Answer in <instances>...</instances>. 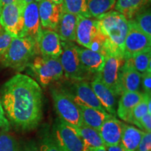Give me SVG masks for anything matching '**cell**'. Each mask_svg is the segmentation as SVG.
Masks as SVG:
<instances>
[{
  "mask_svg": "<svg viewBox=\"0 0 151 151\" xmlns=\"http://www.w3.org/2000/svg\"><path fill=\"white\" fill-rule=\"evenodd\" d=\"M1 104L10 122L18 129L32 130L42 120V89L27 75L18 73L6 83Z\"/></svg>",
  "mask_w": 151,
  "mask_h": 151,
  "instance_id": "obj_1",
  "label": "cell"
},
{
  "mask_svg": "<svg viewBox=\"0 0 151 151\" xmlns=\"http://www.w3.org/2000/svg\"><path fill=\"white\" fill-rule=\"evenodd\" d=\"M96 19L99 30L106 38L104 48V55L124 58V40L129 30V20L116 11H109Z\"/></svg>",
  "mask_w": 151,
  "mask_h": 151,
  "instance_id": "obj_2",
  "label": "cell"
},
{
  "mask_svg": "<svg viewBox=\"0 0 151 151\" xmlns=\"http://www.w3.org/2000/svg\"><path fill=\"white\" fill-rule=\"evenodd\" d=\"M38 51L37 42L32 38L14 37L8 49L0 56V60L4 67L22 71L27 67Z\"/></svg>",
  "mask_w": 151,
  "mask_h": 151,
  "instance_id": "obj_3",
  "label": "cell"
},
{
  "mask_svg": "<svg viewBox=\"0 0 151 151\" xmlns=\"http://www.w3.org/2000/svg\"><path fill=\"white\" fill-rule=\"evenodd\" d=\"M27 67L39 86L43 88L59 81L64 75L59 58L37 56Z\"/></svg>",
  "mask_w": 151,
  "mask_h": 151,
  "instance_id": "obj_4",
  "label": "cell"
},
{
  "mask_svg": "<svg viewBox=\"0 0 151 151\" xmlns=\"http://www.w3.org/2000/svg\"><path fill=\"white\" fill-rule=\"evenodd\" d=\"M54 108L60 120L75 129L83 124L78 106L61 89L51 90Z\"/></svg>",
  "mask_w": 151,
  "mask_h": 151,
  "instance_id": "obj_5",
  "label": "cell"
},
{
  "mask_svg": "<svg viewBox=\"0 0 151 151\" xmlns=\"http://www.w3.org/2000/svg\"><path fill=\"white\" fill-rule=\"evenodd\" d=\"M62 52L59 58L63 72L68 79L85 81L90 75L81 63L77 46L70 41H62Z\"/></svg>",
  "mask_w": 151,
  "mask_h": 151,
  "instance_id": "obj_6",
  "label": "cell"
},
{
  "mask_svg": "<svg viewBox=\"0 0 151 151\" xmlns=\"http://www.w3.org/2000/svg\"><path fill=\"white\" fill-rule=\"evenodd\" d=\"M51 137L62 151L83 150V142L77 130L59 118L54 122Z\"/></svg>",
  "mask_w": 151,
  "mask_h": 151,
  "instance_id": "obj_7",
  "label": "cell"
},
{
  "mask_svg": "<svg viewBox=\"0 0 151 151\" xmlns=\"http://www.w3.org/2000/svg\"><path fill=\"white\" fill-rule=\"evenodd\" d=\"M71 81V83L61 90L77 105L106 111L96 97L89 83L86 81Z\"/></svg>",
  "mask_w": 151,
  "mask_h": 151,
  "instance_id": "obj_8",
  "label": "cell"
},
{
  "mask_svg": "<svg viewBox=\"0 0 151 151\" xmlns=\"http://www.w3.org/2000/svg\"><path fill=\"white\" fill-rule=\"evenodd\" d=\"M25 5L15 1L4 6L0 14V24L13 38L21 35L24 26L23 12Z\"/></svg>",
  "mask_w": 151,
  "mask_h": 151,
  "instance_id": "obj_9",
  "label": "cell"
},
{
  "mask_svg": "<svg viewBox=\"0 0 151 151\" xmlns=\"http://www.w3.org/2000/svg\"><path fill=\"white\" fill-rule=\"evenodd\" d=\"M125 60L116 55H106L102 70L98 73L102 82L112 91L116 97L121 95L120 84V71Z\"/></svg>",
  "mask_w": 151,
  "mask_h": 151,
  "instance_id": "obj_10",
  "label": "cell"
},
{
  "mask_svg": "<svg viewBox=\"0 0 151 151\" xmlns=\"http://www.w3.org/2000/svg\"><path fill=\"white\" fill-rule=\"evenodd\" d=\"M129 20V30L124 40V58L128 60L139 52L150 50L151 37H148Z\"/></svg>",
  "mask_w": 151,
  "mask_h": 151,
  "instance_id": "obj_11",
  "label": "cell"
},
{
  "mask_svg": "<svg viewBox=\"0 0 151 151\" xmlns=\"http://www.w3.org/2000/svg\"><path fill=\"white\" fill-rule=\"evenodd\" d=\"M23 29L20 37H31L38 42L42 32L38 1H33L25 5L23 12Z\"/></svg>",
  "mask_w": 151,
  "mask_h": 151,
  "instance_id": "obj_12",
  "label": "cell"
},
{
  "mask_svg": "<svg viewBox=\"0 0 151 151\" xmlns=\"http://www.w3.org/2000/svg\"><path fill=\"white\" fill-rule=\"evenodd\" d=\"M38 6L41 27L56 30L63 11L62 5L57 4L49 0H39Z\"/></svg>",
  "mask_w": 151,
  "mask_h": 151,
  "instance_id": "obj_13",
  "label": "cell"
},
{
  "mask_svg": "<svg viewBox=\"0 0 151 151\" xmlns=\"http://www.w3.org/2000/svg\"><path fill=\"white\" fill-rule=\"evenodd\" d=\"M37 44L43 57L59 58L62 52L61 39L58 34L52 29H42Z\"/></svg>",
  "mask_w": 151,
  "mask_h": 151,
  "instance_id": "obj_14",
  "label": "cell"
},
{
  "mask_svg": "<svg viewBox=\"0 0 151 151\" xmlns=\"http://www.w3.org/2000/svg\"><path fill=\"white\" fill-rule=\"evenodd\" d=\"M99 32L97 19L78 16L76 41L81 46L90 49L93 39Z\"/></svg>",
  "mask_w": 151,
  "mask_h": 151,
  "instance_id": "obj_15",
  "label": "cell"
},
{
  "mask_svg": "<svg viewBox=\"0 0 151 151\" xmlns=\"http://www.w3.org/2000/svg\"><path fill=\"white\" fill-rule=\"evenodd\" d=\"M90 85L104 110L111 116H116V96L115 94L104 83L98 74Z\"/></svg>",
  "mask_w": 151,
  "mask_h": 151,
  "instance_id": "obj_16",
  "label": "cell"
},
{
  "mask_svg": "<svg viewBox=\"0 0 151 151\" xmlns=\"http://www.w3.org/2000/svg\"><path fill=\"white\" fill-rule=\"evenodd\" d=\"M123 124L116 116H111L104 122L99 130L105 146L120 144Z\"/></svg>",
  "mask_w": 151,
  "mask_h": 151,
  "instance_id": "obj_17",
  "label": "cell"
},
{
  "mask_svg": "<svg viewBox=\"0 0 151 151\" xmlns=\"http://www.w3.org/2000/svg\"><path fill=\"white\" fill-rule=\"evenodd\" d=\"M78 57L85 69L90 74H98L102 70L105 56L100 52L77 46Z\"/></svg>",
  "mask_w": 151,
  "mask_h": 151,
  "instance_id": "obj_18",
  "label": "cell"
},
{
  "mask_svg": "<svg viewBox=\"0 0 151 151\" xmlns=\"http://www.w3.org/2000/svg\"><path fill=\"white\" fill-rule=\"evenodd\" d=\"M141 74L134 68L129 60H125L120 71V84L122 94L124 92L139 91Z\"/></svg>",
  "mask_w": 151,
  "mask_h": 151,
  "instance_id": "obj_19",
  "label": "cell"
},
{
  "mask_svg": "<svg viewBox=\"0 0 151 151\" xmlns=\"http://www.w3.org/2000/svg\"><path fill=\"white\" fill-rule=\"evenodd\" d=\"M144 92L139 91L122 92L116 112L119 118L124 122H129L132 110L142 100Z\"/></svg>",
  "mask_w": 151,
  "mask_h": 151,
  "instance_id": "obj_20",
  "label": "cell"
},
{
  "mask_svg": "<svg viewBox=\"0 0 151 151\" xmlns=\"http://www.w3.org/2000/svg\"><path fill=\"white\" fill-rule=\"evenodd\" d=\"M78 16L63 11L56 30L62 41H76Z\"/></svg>",
  "mask_w": 151,
  "mask_h": 151,
  "instance_id": "obj_21",
  "label": "cell"
},
{
  "mask_svg": "<svg viewBox=\"0 0 151 151\" xmlns=\"http://www.w3.org/2000/svg\"><path fill=\"white\" fill-rule=\"evenodd\" d=\"M78 108L80 110L83 124L94 128L98 131L104 122L111 116L106 111H101L91 107L78 106Z\"/></svg>",
  "mask_w": 151,
  "mask_h": 151,
  "instance_id": "obj_22",
  "label": "cell"
},
{
  "mask_svg": "<svg viewBox=\"0 0 151 151\" xmlns=\"http://www.w3.org/2000/svg\"><path fill=\"white\" fill-rule=\"evenodd\" d=\"M145 133L139 128L124 123L120 144L126 151H134Z\"/></svg>",
  "mask_w": 151,
  "mask_h": 151,
  "instance_id": "obj_23",
  "label": "cell"
},
{
  "mask_svg": "<svg viewBox=\"0 0 151 151\" xmlns=\"http://www.w3.org/2000/svg\"><path fill=\"white\" fill-rule=\"evenodd\" d=\"M150 0H117L115 4L116 11L123 15L127 20H131Z\"/></svg>",
  "mask_w": 151,
  "mask_h": 151,
  "instance_id": "obj_24",
  "label": "cell"
},
{
  "mask_svg": "<svg viewBox=\"0 0 151 151\" xmlns=\"http://www.w3.org/2000/svg\"><path fill=\"white\" fill-rule=\"evenodd\" d=\"M76 129L83 142V150L105 146L98 130L83 124Z\"/></svg>",
  "mask_w": 151,
  "mask_h": 151,
  "instance_id": "obj_25",
  "label": "cell"
},
{
  "mask_svg": "<svg viewBox=\"0 0 151 151\" xmlns=\"http://www.w3.org/2000/svg\"><path fill=\"white\" fill-rule=\"evenodd\" d=\"M116 0H86L88 11L91 17L97 18L110 11Z\"/></svg>",
  "mask_w": 151,
  "mask_h": 151,
  "instance_id": "obj_26",
  "label": "cell"
},
{
  "mask_svg": "<svg viewBox=\"0 0 151 151\" xmlns=\"http://www.w3.org/2000/svg\"><path fill=\"white\" fill-rule=\"evenodd\" d=\"M147 113L151 114V99L150 94L144 92L142 100L132 110L128 123L137 125L139 120Z\"/></svg>",
  "mask_w": 151,
  "mask_h": 151,
  "instance_id": "obj_27",
  "label": "cell"
},
{
  "mask_svg": "<svg viewBox=\"0 0 151 151\" xmlns=\"http://www.w3.org/2000/svg\"><path fill=\"white\" fill-rule=\"evenodd\" d=\"M126 60H129L134 68L141 74L151 71V50L139 52Z\"/></svg>",
  "mask_w": 151,
  "mask_h": 151,
  "instance_id": "obj_28",
  "label": "cell"
},
{
  "mask_svg": "<svg viewBox=\"0 0 151 151\" xmlns=\"http://www.w3.org/2000/svg\"><path fill=\"white\" fill-rule=\"evenodd\" d=\"M62 9L66 12L81 16L86 18H91L86 0H63Z\"/></svg>",
  "mask_w": 151,
  "mask_h": 151,
  "instance_id": "obj_29",
  "label": "cell"
},
{
  "mask_svg": "<svg viewBox=\"0 0 151 151\" xmlns=\"http://www.w3.org/2000/svg\"><path fill=\"white\" fill-rule=\"evenodd\" d=\"M131 20L141 31L151 37V14L150 9L139 11Z\"/></svg>",
  "mask_w": 151,
  "mask_h": 151,
  "instance_id": "obj_30",
  "label": "cell"
},
{
  "mask_svg": "<svg viewBox=\"0 0 151 151\" xmlns=\"http://www.w3.org/2000/svg\"><path fill=\"white\" fill-rule=\"evenodd\" d=\"M0 151H20L17 139L4 130L0 133Z\"/></svg>",
  "mask_w": 151,
  "mask_h": 151,
  "instance_id": "obj_31",
  "label": "cell"
},
{
  "mask_svg": "<svg viewBox=\"0 0 151 151\" xmlns=\"http://www.w3.org/2000/svg\"><path fill=\"white\" fill-rule=\"evenodd\" d=\"M106 39V38L105 36L99 30V32L94 37L93 40L92 41L90 50L100 52V53L103 54L104 55V48Z\"/></svg>",
  "mask_w": 151,
  "mask_h": 151,
  "instance_id": "obj_32",
  "label": "cell"
},
{
  "mask_svg": "<svg viewBox=\"0 0 151 151\" xmlns=\"http://www.w3.org/2000/svg\"><path fill=\"white\" fill-rule=\"evenodd\" d=\"M39 151H62L56 144L50 134L43 138L42 143L39 146Z\"/></svg>",
  "mask_w": 151,
  "mask_h": 151,
  "instance_id": "obj_33",
  "label": "cell"
},
{
  "mask_svg": "<svg viewBox=\"0 0 151 151\" xmlns=\"http://www.w3.org/2000/svg\"><path fill=\"white\" fill-rule=\"evenodd\" d=\"M12 39L13 37L4 30L0 32V56L2 55L8 49Z\"/></svg>",
  "mask_w": 151,
  "mask_h": 151,
  "instance_id": "obj_34",
  "label": "cell"
},
{
  "mask_svg": "<svg viewBox=\"0 0 151 151\" xmlns=\"http://www.w3.org/2000/svg\"><path fill=\"white\" fill-rule=\"evenodd\" d=\"M151 150V132H146L141 142L134 151H150Z\"/></svg>",
  "mask_w": 151,
  "mask_h": 151,
  "instance_id": "obj_35",
  "label": "cell"
},
{
  "mask_svg": "<svg viewBox=\"0 0 151 151\" xmlns=\"http://www.w3.org/2000/svg\"><path fill=\"white\" fill-rule=\"evenodd\" d=\"M141 83L142 84L143 89L145 93L151 94V71L141 73Z\"/></svg>",
  "mask_w": 151,
  "mask_h": 151,
  "instance_id": "obj_36",
  "label": "cell"
},
{
  "mask_svg": "<svg viewBox=\"0 0 151 151\" xmlns=\"http://www.w3.org/2000/svg\"><path fill=\"white\" fill-rule=\"evenodd\" d=\"M137 126L145 132H151V114L147 113L139 120Z\"/></svg>",
  "mask_w": 151,
  "mask_h": 151,
  "instance_id": "obj_37",
  "label": "cell"
},
{
  "mask_svg": "<svg viewBox=\"0 0 151 151\" xmlns=\"http://www.w3.org/2000/svg\"><path fill=\"white\" fill-rule=\"evenodd\" d=\"M0 127H1L4 131H7L9 127V123L8 120L5 118L4 111L2 104L0 100Z\"/></svg>",
  "mask_w": 151,
  "mask_h": 151,
  "instance_id": "obj_38",
  "label": "cell"
},
{
  "mask_svg": "<svg viewBox=\"0 0 151 151\" xmlns=\"http://www.w3.org/2000/svg\"><path fill=\"white\" fill-rule=\"evenodd\" d=\"M20 151H39V146L35 141H30L20 149Z\"/></svg>",
  "mask_w": 151,
  "mask_h": 151,
  "instance_id": "obj_39",
  "label": "cell"
},
{
  "mask_svg": "<svg viewBox=\"0 0 151 151\" xmlns=\"http://www.w3.org/2000/svg\"><path fill=\"white\" fill-rule=\"evenodd\" d=\"M106 151H126L120 144L114 145V146H105Z\"/></svg>",
  "mask_w": 151,
  "mask_h": 151,
  "instance_id": "obj_40",
  "label": "cell"
},
{
  "mask_svg": "<svg viewBox=\"0 0 151 151\" xmlns=\"http://www.w3.org/2000/svg\"><path fill=\"white\" fill-rule=\"evenodd\" d=\"M83 151H106L105 146L100 147V148H88L86 150H83Z\"/></svg>",
  "mask_w": 151,
  "mask_h": 151,
  "instance_id": "obj_41",
  "label": "cell"
},
{
  "mask_svg": "<svg viewBox=\"0 0 151 151\" xmlns=\"http://www.w3.org/2000/svg\"><path fill=\"white\" fill-rule=\"evenodd\" d=\"M1 1V6H4L5 5H7V4H11V3H14L16 1V0H0Z\"/></svg>",
  "mask_w": 151,
  "mask_h": 151,
  "instance_id": "obj_42",
  "label": "cell"
},
{
  "mask_svg": "<svg viewBox=\"0 0 151 151\" xmlns=\"http://www.w3.org/2000/svg\"><path fill=\"white\" fill-rule=\"evenodd\" d=\"M49 1H52V2L53 3H55L57 4L62 5V4H63V0H49Z\"/></svg>",
  "mask_w": 151,
  "mask_h": 151,
  "instance_id": "obj_43",
  "label": "cell"
},
{
  "mask_svg": "<svg viewBox=\"0 0 151 151\" xmlns=\"http://www.w3.org/2000/svg\"><path fill=\"white\" fill-rule=\"evenodd\" d=\"M39 1V0H23V2H24V4L26 5L29 3L33 2V1Z\"/></svg>",
  "mask_w": 151,
  "mask_h": 151,
  "instance_id": "obj_44",
  "label": "cell"
},
{
  "mask_svg": "<svg viewBox=\"0 0 151 151\" xmlns=\"http://www.w3.org/2000/svg\"><path fill=\"white\" fill-rule=\"evenodd\" d=\"M16 1H17V2H20V3H23V0H16Z\"/></svg>",
  "mask_w": 151,
  "mask_h": 151,
  "instance_id": "obj_45",
  "label": "cell"
},
{
  "mask_svg": "<svg viewBox=\"0 0 151 151\" xmlns=\"http://www.w3.org/2000/svg\"><path fill=\"white\" fill-rule=\"evenodd\" d=\"M1 9H2V6H1V1H0V14H1Z\"/></svg>",
  "mask_w": 151,
  "mask_h": 151,
  "instance_id": "obj_46",
  "label": "cell"
}]
</instances>
